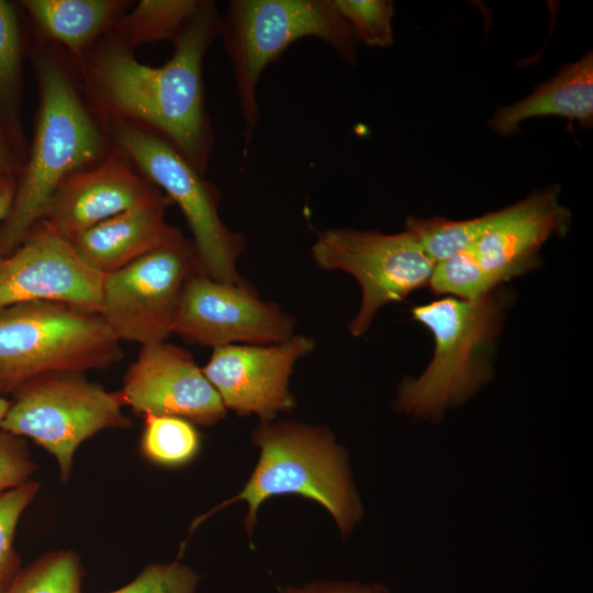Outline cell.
<instances>
[{
	"instance_id": "cell-23",
	"label": "cell",
	"mask_w": 593,
	"mask_h": 593,
	"mask_svg": "<svg viewBox=\"0 0 593 593\" xmlns=\"http://www.w3.org/2000/svg\"><path fill=\"white\" fill-rule=\"evenodd\" d=\"M82 568L72 551H54L20 569L0 593H80Z\"/></svg>"
},
{
	"instance_id": "cell-33",
	"label": "cell",
	"mask_w": 593,
	"mask_h": 593,
	"mask_svg": "<svg viewBox=\"0 0 593 593\" xmlns=\"http://www.w3.org/2000/svg\"><path fill=\"white\" fill-rule=\"evenodd\" d=\"M10 406V402L5 400L3 396H0V430H1V424L4 418V415Z\"/></svg>"
},
{
	"instance_id": "cell-16",
	"label": "cell",
	"mask_w": 593,
	"mask_h": 593,
	"mask_svg": "<svg viewBox=\"0 0 593 593\" xmlns=\"http://www.w3.org/2000/svg\"><path fill=\"white\" fill-rule=\"evenodd\" d=\"M551 186L523 201L502 209L497 221L467 251L477 265L500 286L535 269L539 249L552 235L567 233L571 213Z\"/></svg>"
},
{
	"instance_id": "cell-14",
	"label": "cell",
	"mask_w": 593,
	"mask_h": 593,
	"mask_svg": "<svg viewBox=\"0 0 593 593\" xmlns=\"http://www.w3.org/2000/svg\"><path fill=\"white\" fill-rule=\"evenodd\" d=\"M125 405L141 415H171L211 426L226 409L192 355L167 342L142 346L125 372Z\"/></svg>"
},
{
	"instance_id": "cell-13",
	"label": "cell",
	"mask_w": 593,
	"mask_h": 593,
	"mask_svg": "<svg viewBox=\"0 0 593 593\" xmlns=\"http://www.w3.org/2000/svg\"><path fill=\"white\" fill-rule=\"evenodd\" d=\"M314 349L315 339L300 334L271 345H225L213 348L202 371L225 409L269 423L294 406L290 377L295 363Z\"/></svg>"
},
{
	"instance_id": "cell-6",
	"label": "cell",
	"mask_w": 593,
	"mask_h": 593,
	"mask_svg": "<svg viewBox=\"0 0 593 593\" xmlns=\"http://www.w3.org/2000/svg\"><path fill=\"white\" fill-rule=\"evenodd\" d=\"M260 448L259 461L235 497L248 503L244 521L250 534L259 505L280 494H300L323 505L336 521L342 534H349L361 517V506L349 479L342 449L332 435L304 424L262 423L253 434Z\"/></svg>"
},
{
	"instance_id": "cell-8",
	"label": "cell",
	"mask_w": 593,
	"mask_h": 593,
	"mask_svg": "<svg viewBox=\"0 0 593 593\" xmlns=\"http://www.w3.org/2000/svg\"><path fill=\"white\" fill-rule=\"evenodd\" d=\"M14 393L1 430L29 437L52 454L63 482L68 481L81 443L101 430L131 424L122 411L121 391L110 392L80 372L42 374Z\"/></svg>"
},
{
	"instance_id": "cell-9",
	"label": "cell",
	"mask_w": 593,
	"mask_h": 593,
	"mask_svg": "<svg viewBox=\"0 0 593 593\" xmlns=\"http://www.w3.org/2000/svg\"><path fill=\"white\" fill-rule=\"evenodd\" d=\"M311 254L321 269L346 271L358 281L361 304L348 324L355 337L369 329L382 306L427 284L435 266L407 230L395 234L326 230L317 233Z\"/></svg>"
},
{
	"instance_id": "cell-32",
	"label": "cell",
	"mask_w": 593,
	"mask_h": 593,
	"mask_svg": "<svg viewBox=\"0 0 593 593\" xmlns=\"http://www.w3.org/2000/svg\"><path fill=\"white\" fill-rule=\"evenodd\" d=\"M10 168H11V155L7 146L5 139L2 135V132L0 130V179L8 175H12L10 172Z\"/></svg>"
},
{
	"instance_id": "cell-31",
	"label": "cell",
	"mask_w": 593,
	"mask_h": 593,
	"mask_svg": "<svg viewBox=\"0 0 593 593\" xmlns=\"http://www.w3.org/2000/svg\"><path fill=\"white\" fill-rule=\"evenodd\" d=\"M16 189V180L13 175H8L0 179V226L5 220Z\"/></svg>"
},
{
	"instance_id": "cell-30",
	"label": "cell",
	"mask_w": 593,
	"mask_h": 593,
	"mask_svg": "<svg viewBox=\"0 0 593 593\" xmlns=\"http://www.w3.org/2000/svg\"><path fill=\"white\" fill-rule=\"evenodd\" d=\"M283 593H388L384 586L359 583H312L305 588L284 589Z\"/></svg>"
},
{
	"instance_id": "cell-28",
	"label": "cell",
	"mask_w": 593,
	"mask_h": 593,
	"mask_svg": "<svg viewBox=\"0 0 593 593\" xmlns=\"http://www.w3.org/2000/svg\"><path fill=\"white\" fill-rule=\"evenodd\" d=\"M198 581L197 573L179 562L153 563L126 585L108 593H195Z\"/></svg>"
},
{
	"instance_id": "cell-10",
	"label": "cell",
	"mask_w": 593,
	"mask_h": 593,
	"mask_svg": "<svg viewBox=\"0 0 593 593\" xmlns=\"http://www.w3.org/2000/svg\"><path fill=\"white\" fill-rule=\"evenodd\" d=\"M200 272L195 246L180 232L134 262L107 275L99 313L120 342L142 346L167 342L182 290Z\"/></svg>"
},
{
	"instance_id": "cell-18",
	"label": "cell",
	"mask_w": 593,
	"mask_h": 593,
	"mask_svg": "<svg viewBox=\"0 0 593 593\" xmlns=\"http://www.w3.org/2000/svg\"><path fill=\"white\" fill-rule=\"evenodd\" d=\"M556 115L578 121L581 127L593 125V55L586 52L575 63L539 85L525 99L495 111L489 125L494 133L506 137L518 132L525 120Z\"/></svg>"
},
{
	"instance_id": "cell-27",
	"label": "cell",
	"mask_w": 593,
	"mask_h": 593,
	"mask_svg": "<svg viewBox=\"0 0 593 593\" xmlns=\"http://www.w3.org/2000/svg\"><path fill=\"white\" fill-rule=\"evenodd\" d=\"M38 483L27 481L0 495V592L20 570V559L13 547L18 522L38 492Z\"/></svg>"
},
{
	"instance_id": "cell-7",
	"label": "cell",
	"mask_w": 593,
	"mask_h": 593,
	"mask_svg": "<svg viewBox=\"0 0 593 593\" xmlns=\"http://www.w3.org/2000/svg\"><path fill=\"white\" fill-rule=\"evenodd\" d=\"M108 127L118 148L181 210L202 273L221 282H240L237 260L245 249V236L222 221L216 188L155 131L126 122L109 123Z\"/></svg>"
},
{
	"instance_id": "cell-29",
	"label": "cell",
	"mask_w": 593,
	"mask_h": 593,
	"mask_svg": "<svg viewBox=\"0 0 593 593\" xmlns=\"http://www.w3.org/2000/svg\"><path fill=\"white\" fill-rule=\"evenodd\" d=\"M34 468L25 440L0 430V495L30 481Z\"/></svg>"
},
{
	"instance_id": "cell-2",
	"label": "cell",
	"mask_w": 593,
	"mask_h": 593,
	"mask_svg": "<svg viewBox=\"0 0 593 593\" xmlns=\"http://www.w3.org/2000/svg\"><path fill=\"white\" fill-rule=\"evenodd\" d=\"M40 102L29 160L0 226V256L12 253L38 225L59 184L109 153L104 127L93 118L75 78L57 57L37 55Z\"/></svg>"
},
{
	"instance_id": "cell-22",
	"label": "cell",
	"mask_w": 593,
	"mask_h": 593,
	"mask_svg": "<svg viewBox=\"0 0 593 593\" xmlns=\"http://www.w3.org/2000/svg\"><path fill=\"white\" fill-rule=\"evenodd\" d=\"M200 446V434L188 419L171 415H144L141 450L153 463L183 466L195 457Z\"/></svg>"
},
{
	"instance_id": "cell-25",
	"label": "cell",
	"mask_w": 593,
	"mask_h": 593,
	"mask_svg": "<svg viewBox=\"0 0 593 593\" xmlns=\"http://www.w3.org/2000/svg\"><path fill=\"white\" fill-rule=\"evenodd\" d=\"M22 79V38L14 7L0 0V108L11 113Z\"/></svg>"
},
{
	"instance_id": "cell-12",
	"label": "cell",
	"mask_w": 593,
	"mask_h": 593,
	"mask_svg": "<svg viewBox=\"0 0 593 593\" xmlns=\"http://www.w3.org/2000/svg\"><path fill=\"white\" fill-rule=\"evenodd\" d=\"M104 278L81 260L68 239L41 222L12 253L0 256V310L58 301L99 313Z\"/></svg>"
},
{
	"instance_id": "cell-21",
	"label": "cell",
	"mask_w": 593,
	"mask_h": 593,
	"mask_svg": "<svg viewBox=\"0 0 593 593\" xmlns=\"http://www.w3.org/2000/svg\"><path fill=\"white\" fill-rule=\"evenodd\" d=\"M499 216L500 211L462 221L407 216L405 230L416 236L426 255L436 264L467 250Z\"/></svg>"
},
{
	"instance_id": "cell-26",
	"label": "cell",
	"mask_w": 593,
	"mask_h": 593,
	"mask_svg": "<svg viewBox=\"0 0 593 593\" xmlns=\"http://www.w3.org/2000/svg\"><path fill=\"white\" fill-rule=\"evenodd\" d=\"M353 29L356 41L372 47L393 44L394 3L390 0H334Z\"/></svg>"
},
{
	"instance_id": "cell-24",
	"label": "cell",
	"mask_w": 593,
	"mask_h": 593,
	"mask_svg": "<svg viewBox=\"0 0 593 593\" xmlns=\"http://www.w3.org/2000/svg\"><path fill=\"white\" fill-rule=\"evenodd\" d=\"M428 284L436 294L455 295L460 300L480 298L499 287L467 251L436 262Z\"/></svg>"
},
{
	"instance_id": "cell-3",
	"label": "cell",
	"mask_w": 593,
	"mask_h": 593,
	"mask_svg": "<svg viewBox=\"0 0 593 593\" xmlns=\"http://www.w3.org/2000/svg\"><path fill=\"white\" fill-rule=\"evenodd\" d=\"M220 36L232 64L244 123L243 155L259 122L261 75L290 45L315 37L347 64H356L355 34L334 0H232L222 15Z\"/></svg>"
},
{
	"instance_id": "cell-1",
	"label": "cell",
	"mask_w": 593,
	"mask_h": 593,
	"mask_svg": "<svg viewBox=\"0 0 593 593\" xmlns=\"http://www.w3.org/2000/svg\"><path fill=\"white\" fill-rule=\"evenodd\" d=\"M215 2L200 4L172 41L164 65L141 64L133 49L109 32L77 59L88 93L103 121L126 122L155 131L205 174L214 133L205 107L203 61L220 36Z\"/></svg>"
},
{
	"instance_id": "cell-19",
	"label": "cell",
	"mask_w": 593,
	"mask_h": 593,
	"mask_svg": "<svg viewBox=\"0 0 593 593\" xmlns=\"http://www.w3.org/2000/svg\"><path fill=\"white\" fill-rule=\"evenodd\" d=\"M43 37L60 43L79 59L125 13L121 0H24L21 2Z\"/></svg>"
},
{
	"instance_id": "cell-5",
	"label": "cell",
	"mask_w": 593,
	"mask_h": 593,
	"mask_svg": "<svg viewBox=\"0 0 593 593\" xmlns=\"http://www.w3.org/2000/svg\"><path fill=\"white\" fill-rule=\"evenodd\" d=\"M120 340L97 312L58 301H29L0 310V396L51 372L111 367Z\"/></svg>"
},
{
	"instance_id": "cell-4",
	"label": "cell",
	"mask_w": 593,
	"mask_h": 593,
	"mask_svg": "<svg viewBox=\"0 0 593 593\" xmlns=\"http://www.w3.org/2000/svg\"><path fill=\"white\" fill-rule=\"evenodd\" d=\"M506 300L495 289L473 300L449 296L413 307L414 320L434 336L435 353L418 378L401 383L398 410L423 419L439 418L490 379L484 351L500 333Z\"/></svg>"
},
{
	"instance_id": "cell-17",
	"label": "cell",
	"mask_w": 593,
	"mask_h": 593,
	"mask_svg": "<svg viewBox=\"0 0 593 593\" xmlns=\"http://www.w3.org/2000/svg\"><path fill=\"white\" fill-rule=\"evenodd\" d=\"M170 204L167 198L124 211L76 235L69 242L91 269L104 276L110 275L180 233L165 219Z\"/></svg>"
},
{
	"instance_id": "cell-15",
	"label": "cell",
	"mask_w": 593,
	"mask_h": 593,
	"mask_svg": "<svg viewBox=\"0 0 593 593\" xmlns=\"http://www.w3.org/2000/svg\"><path fill=\"white\" fill-rule=\"evenodd\" d=\"M165 199L118 148L67 177L52 197L42 223L69 240L124 211Z\"/></svg>"
},
{
	"instance_id": "cell-20",
	"label": "cell",
	"mask_w": 593,
	"mask_h": 593,
	"mask_svg": "<svg viewBox=\"0 0 593 593\" xmlns=\"http://www.w3.org/2000/svg\"><path fill=\"white\" fill-rule=\"evenodd\" d=\"M200 0H142L109 33L133 49L145 43L174 41Z\"/></svg>"
},
{
	"instance_id": "cell-11",
	"label": "cell",
	"mask_w": 593,
	"mask_h": 593,
	"mask_svg": "<svg viewBox=\"0 0 593 593\" xmlns=\"http://www.w3.org/2000/svg\"><path fill=\"white\" fill-rule=\"evenodd\" d=\"M295 318L259 298L245 283L216 281L197 273L186 283L172 334L212 348L225 345H271L291 338Z\"/></svg>"
}]
</instances>
